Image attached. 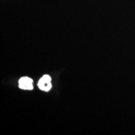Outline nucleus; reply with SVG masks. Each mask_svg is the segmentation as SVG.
<instances>
[{
	"mask_svg": "<svg viewBox=\"0 0 135 135\" xmlns=\"http://www.w3.org/2000/svg\"><path fill=\"white\" fill-rule=\"evenodd\" d=\"M51 78L50 76L48 75H44L43 77L39 81L38 86L41 90L44 91H49L52 87L51 84Z\"/></svg>",
	"mask_w": 135,
	"mask_h": 135,
	"instance_id": "f257e3e1",
	"label": "nucleus"
},
{
	"mask_svg": "<svg viewBox=\"0 0 135 135\" xmlns=\"http://www.w3.org/2000/svg\"><path fill=\"white\" fill-rule=\"evenodd\" d=\"M33 81L28 77H22L19 80L20 88L25 90H32L33 89Z\"/></svg>",
	"mask_w": 135,
	"mask_h": 135,
	"instance_id": "f03ea898",
	"label": "nucleus"
}]
</instances>
